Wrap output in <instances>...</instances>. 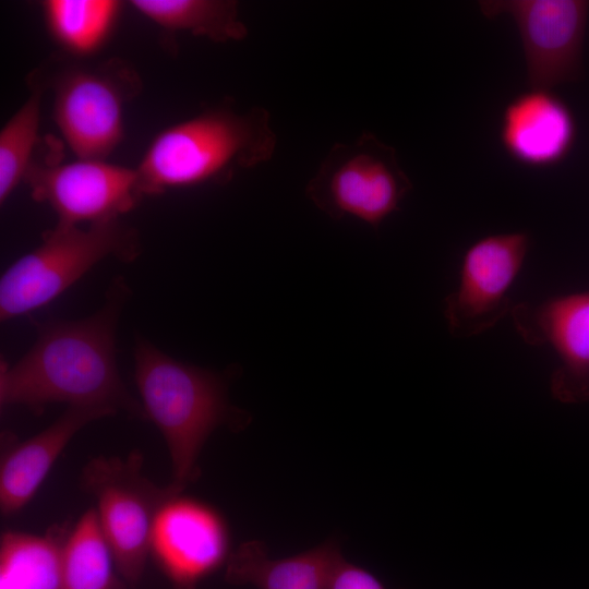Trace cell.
Returning a JSON list of instances; mask_svg holds the SVG:
<instances>
[{"label":"cell","instance_id":"cell-19","mask_svg":"<svg viewBox=\"0 0 589 589\" xmlns=\"http://www.w3.org/2000/svg\"><path fill=\"white\" fill-rule=\"evenodd\" d=\"M63 589H137L120 574L94 507L68 532L63 546Z\"/></svg>","mask_w":589,"mask_h":589},{"label":"cell","instance_id":"cell-11","mask_svg":"<svg viewBox=\"0 0 589 589\" xmlns=\"http://www.w3.org/2000/svg\"><path fill=\"white\" fill-rule=\"evenodd\" d=\"M230 533L224 516L212 505L177 494L157 512L149 555L172 586H196L224 564Z\"/></svg>","mask_w":589,"mask_h":589},{"label":"cell","instance_id":"cell-12","mask_svg":"<svg viewBox=\"0 0 589 589\" xmlns=\"http://www.w3.org/2000/svg\"><path fill=\"white\" fill-rule=\"evenodd\" d=\"M510 316L529 345H549L560 360L551 377L553 396L563 401L589 397V291L530 304H514Z\"/></svg>","mask_w":589,"mask_h":589},{"label":"cell","instance_id":"cell-20","mask_svg":"<svg viewBox=\"0 0 589 589\" xmlns=\"http://www.w3.org/2000/svg\"><path fill=\"white\" fill-rule=\"evenodd\" d=\"M29 96L0 131V204L3 205L33 164L38 141L41 98L46 91L28 75Z\"/></svg>","mask_w":589,"mask_h":589},{"label":"cell","instance_id":"cell-3","mask_svg":"<svg viewBox=\"0 0 589 589\" xmlns=\"http://www.w3.org/2000/svg\"><path fill=\"white\" fill-rule=\"evenodd\" d=\"M276 147L267 109L240 111L223 103L156 134L135 167L140 190L144 196L225 183L236 171L271 160Z\"/></svg>","mask_w":589,"mask_h":589},{"label":"cell","instance_id":"cell-21","mask_svg":"<svg viewBox=\"0 0 589 589\" xmlns=\"http://www.w3.org/2000/svg\"><path fill=\"white\" fill-rule=\"evenodd\" d=\"M328 589H387L372 573L346 560L336 570Z\"/></svg>","mask_w":589,"mask_h":589},{"label":"cell","instance_id":"cell-17","mask_svg":"<svg viewBox=\"0 0 589 589\" xmlns=\"http://www.w3.org/2000/svg\"><path fill=\"white\" fill-rule=\"evenodd\" d=\"M69 531L44 536L7 531L0 541V589H63V546Z\"/></svg>","mask_w":589,"mask_h":589},{"label":"cell","instance_id":"cell-13","mask_svg":"<svg viewBox=\"0 0 589 589\" xmlns=\"http://www.w3.org/2000/svg\"><path fill=\"white\" fill-rule=\"evenodd\" d=\"M576 121L570 108L550 89L516 95L503 110L500 141L516 163L530 168L557 165L572 151Z\"/></svg>","mask_w":589,"mask_h":589},{"label":"cell","instance_id":"cell-7","mask_svg":"<svg viewBox=\"0 0 589 589\" xmlns=\"http://www.w3.org/2000/svg\"><path fill=\"white\" fill-rule=\"evenodd\" d=\"M412 189L394 147L371 132L335 143L305 187L308 199L333 219L353 217L378 228Z\"/></svg>","mask_w":589,"mask_h":589},{"label":"cell","instance_id":"cell-18","mask_svg":"<svg viewBox=\"0 0 589 589\" xmlns=\"http://www.w3.org/2000/svg\"><path fill=\"white\" fill-rule=\"evenodd\" d=\"M142 16L169 32H185L215 43L239 41L248 27L232 0H131Z\"/></svg>","mask_w":589,"mask_h":589},{"label":"cell","instance_id":"cell-2","mask_svg":"<svg viewBox=\"0 0 589 589\" xmlns=\"http://www.w3.org/2000/svg\"><path fill=\"white\" fill-rule=\"evenodd\" d=\"M134 381L146 414L161 433L172 480L182 493L199 479V457L220 426L244 429L250 414L231 405L228 384L233 371L215 372L179 361L144 338L134 346Z\"/></svg>","mask_w":589,"mask_h":589},{"label":"cell","instance_id":"cell-16","mask_svg":"<svg viewBox=\"0 0 589 589\" xmlns=\"http://www.w3.org/2000/svg\"><path fill=\"white\" fill-rule=\"evenodd\" d=\"M117 0H46L40 2L48 34L62 55L86 60L111 37L122 12Z\"/></svg>","mask_w":589,"mask_h":589},{"label":"cell","instance_id":"cell-1","mask_svg":"<svg viewBox=\"0 0 589 589\" xmlns=\"http://www.w3.org/2000/svg\"><path fill=\"white\" fill-rule=\"evenodd\" d=\"M129 293L125 280L117 277L93 315L36 323L31 349L13 364L1 362V406H24L40 413L49 404L63 402L147 420L116 358V328Z\"/></svg>","mask_w":589,"mask_h":589},{"label":"cell","instance_id":"cell-5","mask_svg":"<svg viewBox=\"0 0 589 589\" xmlns=\"http://www.w3.org/2000/svg\"><path fill=\"white\" fill-rule=\"evenodd\" d=\"M141 253L137 231L120 219L59 226L14 261L0 278V320L29 314L52 302L100 261L133 262Z\"/></svg>","mask_w":589,"mask_h":589},{"label":"cell","instance_id":"cell-22","mask_svg":"<svg viewBox=\"0 0 589 589\" xmlns=\"http://www.w3.org/2000/svg\"><path fill=\"white\" fill-rule=\"evenodd\" d=\"M173 589H197L196 586H176Z\"/></svg>","mask_w":589,"mask_h":589},{"label":"cell","instance_id":"cell-14","mask_svg":"<svg viewBox=\"0 0 589 589\" xmlns=\"http://www.w3.org/2000/svg\"><path fill=\"white\" fill-rule=\"evenodd\" d=\"M115 416L108 409L68 407L50 425L13 445L0 466V512L16 514L33 498L74 435L93 421Z\"/></svg>","mask_w":589,"mask_h":589},{"label":"cell","instance_id":"cell-10","mask_svg":"<svg viewBox=\"0 0 589 589\" xmlns=\"http://www.w3.org/2000/svg\"><path fill=\"white\" fill-rule=\"evenodd\" d=\"M529 243L528 233L509 232L486 236L468 248L458 287L445 299L444 315L454 337L480 335L510 313L508 291Z\"/></svg>","mask_w":589,"mask_h":589},{"label":"cell","instance_id":"cell-9","mask_svg":"<svg viewBox=\"0 0 589 589\" xmlns=\"http://www.w3.org/2000/svg\"><path fill=\"white\" fill-rule=\"evenodd\" d=\"M479 8L488 19L507 14L521 38L531 88L550 89L577 79L589 14L584 0H489Z\"/></svg>","mask_w":589,"mask_h":589},{"label":"cell","instance_id":"cell-15","mask_svg":"<svg viewBox=\"0 0 589 589\" xmlns=\"http://www.w3.org/2000/svg\"><path fill=\"white\" fill-rule=\"evenodd\" d=\"M344 561L335 538L294 556L276 560L268 556L264 542L251 540L229 555L225 580L257 589H328Z\"/></svg>","mask_w":589,"mask_h":589},{"label":"cell","instance_id":"cell-6","mask_svg":"<svg viewBox=\"0 0 589 589\" xmlns=\"http://www.w3.org/2000/svg\"><path fill=\"white\" fill-rule=\"evenodd\" d=\"M143 456L99 455L82 469L80 483L96 502L100 530L120 574L132 585L142 579L149 556L152 527L161 505L181 494L170 484L159 486L143 472Z\"/></svg>","mask_w":589,"mask_h":589},{"label":"cell","instance_id":"cell-8","mask_svg":"<svg viewBox=\"0 0 589 589\" xmlns=\"http://www.w3.org/2000/svg\"><path fill=\"white\" fill-rule=\"evenodd\" d=\"M24 181L34 200L52 208L59 226L120 219L143 197L135 168L107 159L33 161Z\"/></svg>","mask_w":589,"mask_h":589},{"label":"cell","instance_id":"cell-4","mask_svg":"<svg viewBox=\"0 0 589 589\" xmlns=\"http://www.w3.org/2000/svg\"><path fill=\"white\" fill-rule=\"evenodd\" d=\"M53 95L52 118L76 158L107 159L123 139L127 105L143 82L127 61L97 63L62 53L31 73Z\"/></svg>","mask_w":589,"mask_h":589}]
</instances>
